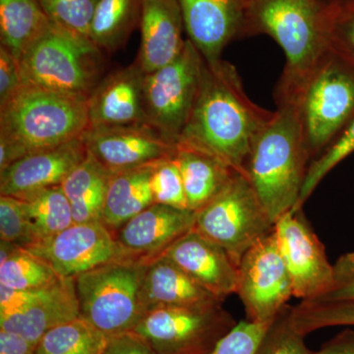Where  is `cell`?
I'll return each instance as SVG.
<instances>
[{
  "label": "cell",
  "mask_w": 354,
  "mask_h": 354,
  "mask_svg": "<svg viewBox=\"0 0 354 354\" xmlns=\"http://www.w3.org/2000/svg\"><path fill=\"white\" fill-rule=\"evenodd\" d=\"M277 111L254 142L246 176L272 223L297 208L311 158L297 104L276 100Z\"/></svg>",
  "instance_id": "3957f363"
},
{
  "label": "cell",
  "mask_w": 354,
  "mask_h": 354,
  "mask_svg": "<svg viewBox=\"0 0 354 354\" xmlns=\"http://www.w3.org/2000/svg\"><path fill=\"white\" fill-rule=\"evenodd\" d=\"M87 155L82 137L27 153L0 171V195L22 198L44 188L62 185Z\"/></svg>",
  "instance_id": "9a60e30c"
},
{
  "label": "cell",
  "mask_w": 354,
  "mask_h": 354,
  "mask_svg": "<svg viewBox=\"0 0 354 354\" xmlns=\"http://www.w3.org/2000/svg\"><path fill=\"white\" fill-rule=\"evenodd\" d=\"M147 262L111 263L74 278L80 316L109 337L133 332L145 316L141 288Z\"/></svg>",
  "instance_id": "8992f818"
},
{
  "label": "cell",
  "mask_w": 354,
  "mask_h": 354,
  "mask_svg": "<svg viewBox=\"0 0 354 354\" xmlns=\"http://www.w3.org/2000/svg\"><path fill=\"white\" fill-rule=\"evenodd\" d=\"M153 165L111 172L102 218L111 232L153 204L151 190Z\"/></svg>",
  "instance_id": "cb8c5ba5"
},
{
  "label": "cell",
  "mask_w": 354,
  "mask_h": 354,
  "mask_svg": "<svg viewBox=\"0 0 354 354\" xmlns=\"http://www.w3.org/2000/svg\"><path fill=\"white\" fill-rule=\"evenodd\" d=\"M0 354H37L36 344L19 335L0 329Z\"/></svg>",
  "instance_id": "7bdbcfd3"
},
{
  "label": "cell",
  "mask_w": 354,
  "mask_h": 354,
  "mask_svg": "<svg viewBox=\"0 0 354 354\" xmlns=\"http://www.w3.org/2000/svg\"><path fill=\"white\" fill-rule=\"evenodd\" d=\"M174 156L158 160L153 165L151 190L153 203L177 209H188L183 176Z\"/></svg>",
  "instance_id": "836d02e7"
},
{
  "label": "cell",
  "mask_w": 354,
  "mask_h": 354,
  "mask_svg": "<svg viewBox=\"0 0 354 354\" xmlns=\"http://www.w3.org/2000/svg\"><path fill=\"white\" fill-rule=\"evenodd\" d=\"M111 171L88 153L87 157L62 183L72 207L74 223L102 221Z\"/></svg>",
  "instance_id": "484cf974"
},
{
  "label": "cell",
  "mask_w": 354,
  "mask_h": 354,
  "mask_svg": "<svg viewBox=\"0 0 354 354\" xmlns=\"http://www.w3.org/2000/svg\"><path fill=\"white\" fill-rule=\"evenodd\" d=\"M272 322H237L208 354H255Z\"/></svg>",
  "instance_id": "74e56055"
},
{
  "label": "cell",
  "mask_w": 354,
  "mask_h": 354,
  "mask_svg": "<svg viewBox=\"0 0 354 354\" xmlns=\"http://www.w3.org/2000/svg\"><path fill=\"white\" fill-rule=\"evenodd\" d=\"M223 304L165 256L148 260L141 288L144 314L162 307ZM145 317V316H144Z\"/></svg>",
  "instance_id": "44dd1931"
},
{
  "label": "cell",
  "mask_w": 354,
  "mask_h": 354,
  "mask_svg": "<svg viewBox=\"0 0 354 354\" xmlns=\"http://www.w3.org/2000/svg\"><path fill=\"white\" fill-rule=\"evenodd\" d=\"M0 239L24 249L36 243L31 221L22 199L0 195Z\"/></svg>",
  "instance_id": "e575fe53"
},
{
  "label": "cell",
  "mask_w": 354,
  "mask_h": 354,
  "mask_svg": "<svg viewBox=\"0 0 354 354\" xmlns=\"http://www.w3.org/2000/svg\"><path fill=\"white\" fill-rule=\"evenodd\" d=\"M255 354H313L305 344V335L291 325L290 306L272 321Z\"/></svg>",
  "instance_id": "d590c367"
},
{
  "label": "cell",
  "mask_w": 354,
  "mask_h": 354,
  "mask_svg": "<svg viewBox=\"0 0 354 354\" xmlns=\"http://www.w3.org/2000/svg\"><path fill=\"white\" fill-rule=\"evenodd\" d=\"M291 325L305 335L337 326H354V301H300L290 306Z\"/></svg>",
  "instance_id": "4dcf8cb0"
},
{
  "label": "cell",
  "mask_w": 354,
  "mask_h": 354,
  "mask_svg": "<svg viewBox=\"0 0 354 354\" xmlns=\"http://www.w3.org/2000/svg\"><path fill=\"white\" fill-rule=\"evenodd\" d=\"M329 9L322 0H247L242 36L267 35L283 48L286 66L276 100H293L329 50Z\"/></svg>",
  "instance_id": "7a4b0ae2"
},
{
  "label": "cell",
  "mask_w": 354,
  "mask_h": 354,
  "mask_svg": "<svg viewBox=\"0 0 354 354\" xmlns=\"http://www.w3.org/2000/svg\"><path fill=\"white\" fill-rule=\"evenodd\" d=\"M26 250L48 263L62 279H74L111 263L141 259L121 246L102 221L74 223L64 232Z\"/></svg>",
  "instance_id": "4fadbf2b"
},
{
  "label": "cell",
  "mask_w": 354,
  "mask_h": 354,
  "mask_svg": "<svg viewBox=\"0 0 354 354\" xmlns=\"http://www.w3.org/2000/svg\"><path fill=\"white\" fill-rule=\"evenodd\" d=\"M274 234L292 286L301 301L323 297L334 283V265L311 227L304 208H295L277 220Z\"/></svg>",
  "instance_id": "8fae6325"
},
{
  "label": "cell",
  "mask_w": 354,
  "mask_h": 354,
  "mask_svg": "<svg viewBox=\"0 0 354 354\" xmlns=\"http://www.w3.org/2000/svg\"><path fill=\"white\" fill-rule=\"evenodd\" d=\"M141 44L136 64L145 74L171 64L184 48L183 11L178 0H142Z\"/></svg>",
  "instance_id": "ffe728a7"
},
{
  "label": "cell",
  "mask_w": 354,
  "mask_h": 354,
  "mask_svg": "<svg viewBox=\"0 0 354 354\" xmlns=\"http://www.w3.org/2000/svg\"><path fill=\"white\" fill-rule=\"evenodd\" d=\"M23 83L88 99L102 79V50L87 37L57 25L20 60Z\"/></svg>",
  "instance_id": "5b68a950"
},
{
  "label": "cell",
  "mask_w": 354,
  "mask_h": 354,
  "mask_svg": "<svg viewBox=\"0 0 354 354\" xmlns=\"http://www.w3.org/2000/svg\"><path fill=\"white\" fill-rule=\"evenodd\" d=\"M174 158L183 176L188 209L195 213L218 196L237 174L220 158L185 144H177Z\"/></svg>",
  "instance_id": "603a6c76"
},
{
  "label": "cell",
  "mask_w": 354,
  "mask_h": 354,
  "mask_svg": "<svg viewBox=\"0 0 354 354\" xmlns=\"http://www.w3.org/2000/svg\"><path fill=\"white\" fill-rule=\"evenodd\" d=\"M55 285L35 290H14L0 285V316L12 315L31 306L50 293Z\"/></svg>",
  "instance_id": "ab89813d"
},
{
  "label": "cell",
  "mask_w": 354,
  "mask_h": 354,
  "mask_svg": "<svg viewBox=\"0 0 354 354\" xmlns=\"http://www.w3.org/2000/svg\"><path fill=\"white\" fill-rule=\"evenodd\" d=\"M236 324L221 302L162 307L146 314L133 333L156 354H208Z\"/></svg>",
  "instance_id": "30bf717a"
},
{
  "label": "cell",
  "mask_w": 354,
  "mask_h": 354,
  "mask_svg": "<svg viewBox=\"0 0 354 354\" xmlns=\"http://www.w3.org/2000/svg\"><path fill=\"white\" fill-rule=\"evenodd\" d=\"M187 272L198 283L225 301L239 290V265L223 247L190 230L162 255Z\"/></svg>",
  "instance_id": "e0dca14e"
},
{
  "label": "cell",
  "mask_w": 354,
  "mask_h": 354,
  "mask_svg": "<svg viewBox=\"0 0 354 354\" xmlns=\"http://www.w3.org/2000/svg\"><path fill=\"white\" fill-rule=\"evenodd\" d=\"M25 203L36 243L48 241L73 225V214L62 186H53L19 198Z\"/></svg>",
  "instance_id": "f1b7e54d"
},
{
  "label": "cell",
  "mask_w": 354,
  "mask_h": 354,
  "mask_svg": "<svg viewBox=\"0 0 354 354\" xmlns=\"http://www.w3.org/2000/svg\"><path fill=\"white\" fill-rule=\"evenodd\" d=\"M313 354H354V330H342L324 342Z\"/></svg>",
  "instance_id": "ee69618b"
},
{
  "label": "cell",
  "mask_w": 354,
  "mask_h": 354,
  "mask_svg": "<svg viewBox=\"0 0 354 354\" xmlns=\"http://www.w3.org/2000/svg\"><path fill=\"white\" fill-rule=\"evenodd\" d=\"M82 139L88 153L111 172L155 164L177 150L148 125L88 128Z\"/></svg>",
  "instance_id": "5bb4252c"
},
{
  "label": "cell",
  "mask_w": 354,
  "mask_h": 354,
  "mask_svg": "<svg viewBox=\"0 0 354 354\" xmlns=\"http://www.w3.org/2000/svg\"><path fill=\"white\" fill-rule=\"evenodd\" d=\"M330 50L354 67V4L328 6Z\"/></svg>",
  "instance_id": "8d00e7d4"
},
{
  "label": "cell",
  "mask_w": 354,
  "mask_h": 354,
  "mask_svg": "<svg viewBox=\"0 0 354 354\" xmlns=\"http://www.w3.org/2000/svg\"><path fill=\"white\" fill-rule=\"evenodd\" d=\"M80 317L74 279H62L50 293L31 306L8 316H0V329L38 344L48 330Z\"/></svg>",
  "instance_id": "7402d4cb"
},
{
  "label": "cell",
  "mask_w": 354,
  "mask_h": 354,
  "mask_svg": "<svg viewBox=\"0 0 354 354\" xmlns=\"http://www.w3.org/2000/svg\"><path fill=\"white\" fill-rule=\"evenodd\" d=\"M88 129L86 97L23 83L0 106V139L25 156L80 138Z\"/></svg>",
  "instance_id": "277c9868"
},
{
  "label": "cell",
  "mask_w": 354,
  "mask_h": 354,
  "mask_svg": "<svg viewBox=\"0 0 354 354\" xmlns=\"http://www.w3.org/2000/svg\"><path fill=\"white\" fill-rule=\"evenodd\" d=\"M353 152L354 114L325 150L310 162L297 208H304L324 177Z\"/></svg>",
  "instance_id": "1f68e13d"
},
{
  "label": "cell",
  "mask_w": 354,
  "mask_h": 354,
  "mask_svg": "<svg viewBox=\"0 0 354 354\" xmlns=\"http://www.w3.org/2000/svg\"><path fill=\"white\" fill-rule=\"evenodd\" d=\"M62 278L48 263L22 247L0 241V285L35 290L55 285Z\"/></svg>",
  "instance_id": "83f0119b"
},
{
  "label": "cell",
  "mask_w": 354,
  "mask_h": 354,
  "mask_svg": "<svg viewBox=\"0 0 354 354\" xmlns=\"http://www.w3.org/2000/svg\"><path fill=\"white\" fill-rule=\"evenodd\" d=\"M193 230L223 247L232 259L274 232L272 223L245 174L237 172L220 194L196 212Z\"/></svg>",
  "instance_id": "ba28073f"
},
{
  "label": "cell",
  "mask_w": 354,
  "mask_h": 354,
  "mask_svg": "<svg viewBox=\"0 0 354 354\" xmlns=\"http://www.w3.org/2000/svg\"><path fill=\"white\" fill-rule=\"evenodd\" d=\"M272 113L249 99L234 65L205 60L196 102L178 143L211 153L246 176L254 142Z\"/></svg>",
  "instance_id": "6da1fadb"
},
{
  "label": "cell",
  "mask_w": 354,
  "mask_h": 354,
  "mask_svg": "<svg viewBox=\"0 0 354 354\" xmlns=\"http://www.w3.org/2000/svg\"><path fill=\"white\" fill-rule=\"evenodd\" d=\"M204 62L196 46L186 39L176 59L144 76L147 125L171 143H178L194 108Z\"/></svg>",
  "instance_id": "9c48e42d"
},
{
  "label": "cell",
  "mask_w": 354,
  "mask_h": 354,
  "mask_svg": "<svg viewBox=\"0 0 354 354\" xmlns=\"http://www.w3.org/2000/svg\"><path fill=\"white\" fill-rule=\"evenodd\" d=\"M109 337L82 317L48 330L36 346L37 354H102Z\"/></svg>",
  "instance_id": "f546056e"
},
{
  "label": "cell",
  "mask_w": 354,
  "mask_h": 354,
  "mask_svg": "<svg viewBox=\"0 0 354 354\" xmlns=\"http://www.w3.org/2000/svg\"><path fill=\"white\" fill-rule=\"evenodd\" d=\"M102 354H156L141 337L135 333H125L109 337Z\"/></svg>",
  "instance_id": "b9f144b4"
},
{
  "label": "cell",
  "mask_w": 354,
  "mask_h": 354,
  "mask_svg": "<svg viewBox=\"0 0 354 354\" xmlns=\"http://www.w3.org/2000/svg\"><path fill=\"white\" fill-rule=\"evenodd\" d=\"M142 0H99L88 38L102 51L115 53L141 19Z\"/></svg>",
  "instance_id": "4316f807"
},
{
  "label": "cell",
  "mask_w": 354,
  "mask_h": 354,
  "mask_svg": "<svg viewBox=\"0 0 354 354\" xmlns=\"http://www.w3.org/2000/svg\"><path fill=\"white\" fill-rule=\"evenodd\" d=\"M22 84L19 60L0 46V106L6 104Z\"/></svg>",
  "instance_id": "60d3db41"
},
{
  "label": "cell",
  "mask_w": 354,
  "mask_h": 354,
  "mask_svg": "<svg viewBox=\"0 0 354 354\" xmlns=\"http://www.w3.org/2000/svg\"><path fill=\"white\" fill-rule=\"evenodd\" d=\"M292 101L299 111L310 158L314 160L353 118L354 67L329 48Z\"/></svg>",
  "instance_id": "52a82bcc"
},
{
  "label": "cell",
  "mask_w": 354,
  "mask_h": 354,
  "mask_svg": "<svg viewBox=\"0 0 354 354\" xmlns=\"http://www.w3.org/2000/svg\"><path fill=\"white\" fill-rule=\"evenodd\" d=\"M318 301H354V252L342 255L334 264V283Z\"/></svg>",
  "instance_id": "f35d334b"
},
{
  "label": "cell",
  "mask_w": 354,
  "mask_h": 354,
  "mask_svg": "<svg viewBox=\"0 0 354 354\" xmlns=\"http://www.w3.org/2000/svg\"><path fill=\"white\" fill-rule=\"evenodd\" d=\"M239 272L236 295L245 309L246 320L256 323L274 321L293 297L290 274L274 232L244 253Z\"/></svg>",
  "instance_id": "7c38bea8"
},
{
  "label": "cell",
  "mask_w": 354,
  "mask_h": 354,
  "mask_svg": "<svg viewBox=\"0 0 354 354\" xmlns=\"http://www.w3.org/2000/svg\"><path fill=\"white\" fill-rule=\"evenodd\" d=\"M50 26L39 0H0V41L19 62Z\"/></svg>",
  "instance_id": "d4e9b609"
},
{
  "label": "cell",
  "mask_w": 354,
  "mask_h": 354,
  "mask_svg": "<svg viewBox=\"0 0 354 354\" xmlns=\"http://www.w3.org/2000/svg\"><path fill=\"white\" fill-rule=\"evenodd\" d=\"M188 39L209 64L242 36L247 0H178Z\"/></svg>",
  "instance_id": "2e32d148"
},
{
  "label": "cell",
  "mask_w": 354,
  "mask_h": 354,
  "mask_svg": "<svg viewBox=\"0 0 354 354\" xmlns=\"http://www.w3.org/2000/svg\"><path fill=\"white\" fill-rule=\"evenodd\" d=\"M196 213L153 203L113 232L128 252L144 260L158 257L193 230Z\"/></svg>",
  "instance_id": "d6986e66"
},
{
  "label": "cell",
  "mask_w": 354,
  "mask_h": 354,
  "mask_svg": "<svg viewBox=\"0 0 354 354\" xmlns=\"http://www.w3.org/2000/svg\"><path fill=\"white\" fill-rule=\"evenodd\" d=\"M144 76L134 62L104 77L88 99V128L147 125Z\"/></svg>",
  "instance_id": "ac0fdd59"
},
{
  "label": "cell",
  "mask_w": 354,
  "mask_h": 354,
  "mask_svg": "<svg viewBox=\"0 0 354 354\" xmlns=\"http://www.w3.org/2000/svg\"><path fill=\"white\" fill-rule=\"evenodd\" d=\"M342 1H354V0H339L337 3L333 4V6H337V4L341 3Z\"/></svg>",
  "instance_id": "f6af8a7d"
},
{
  "label": "cell",
  "mask_w": 354,
  "mask_h": 354,
  "mask_svg": "<svg viewBox=\"0 0 354 354\" xmlns=\"http://www.w3.org/2000/svg\"><path fill=\"white\" fill-rule=\"evenodd\" d=\"M50 22L87 37L99 0H39ZM90 39V38H88Z\"/></svg>",
  "instance_id": "d6a6232c"
}]
</instances>
